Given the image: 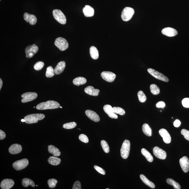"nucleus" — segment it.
Listing matches in <instances>:
<instances>
[{"mask_svg": "<svg viewBox=\"0 0 189 189\" xmlns=\"http://www.w3.org/2000/svg\"><path fill=\"white\" fill-rule=\"evenodd\" d=\"M59 103L53 101H48L47 102L40 103L36 106V108L39 110L53 109L60 107Z\"/></svg>", "mask_w": 189, "mask_h": 189, "instance_id": "1", "label": "nucleus"}, {"mask_svg": "<svg viewBox=\"0 0 189 189\" xmlns=\"http://www.w3.org/2000/svg\"><path fill=\"white\" fill-rule=\"evenodd\" d=\"M45 117V115L41 113H36L27 115L24 117L25 122L26 123L31 124L35 123L39 121L44 119Z\"/></svg>", "mask_w": 189, "mask_h": 189, "instance_id": "2", "label": "nucleus"}, {"mask_svg": "<svg viewBox=\"0 0 189 189\" xmlns=\"http://www.w3.org/2000/svg\"><path fill=\"white\" fill-rule=\"evenodd\" d=\"M130 149V142L127 140H125L122 145L121 149V157L124 159H127L129 155Z\"/></svg>", "mask_w": 189, "mask_h": 189, "instance_id": "3", "label": "nucleus"}, {"mask_svg": "<svg viewBox=\"0 0 189 189\" xmlns=\"http://www.w3.org/2000/svg\"><path fill=\"white\" fill-rule=\"evenodd\" d=\"M135 11L133 8L130 7H126L122 12L121 18L124 21H127L131 19L134 14Z\"/></svg>", "mask_w": 189, "mask_h": 189, "instance_id": "4", "label": "nucleus"}, {"mask_svg": "<svg viewBox=\"0 0 189 189\" xmlns=\"http://www.w3.org/2000/svg\"><path fill=\"white\" fill-rule=\"evenodd\" d=\"M53 15L55 19L60 24L64 25L66 23V18L60 10L55 9L53 11Z\"/></svg>", "mask_w": 189, "mask_h": 189, "instance_id": "5", "label": "nucleus"}, {"mask_svg": "<svg viewBox=\"0 0 189 189\" xmlns=\"http://www.w3.org/2000/svg\"><path fill=\"white\" fill-rule=\"evenodd\" d=\"M55 45L61 51H64L68 48L69 44L67 41L64 38L59 37L55 40Z\"/></svg>", "mask_w": 189, "mask_h": 189, "instance_id": "6", "label": "nucleus"}, {"mask_svg": "<svg viewBox=\"0 0 189 189\" xmlns=\"http://www.w3.org/2000/svg\"><path fill=\"white\" fill-rule=\"evenodd\" d=\"M147 72L156 79L160 80L161 81H164L165 82H168L169 79L168 78L165 76V75L163 74H162L160 73L156 70L152 68H149L147 70Z\"/></svg>", "mask_w": 189, "mask_h": 189, "instance_id": "7", "label": "nucleus"}, {"mask_svg": "<svg viewBox=\"0 0 189 189\" xmlns=\"http://www.w3.org/2000/svg\"><path fill=\"white\" fill-rule=\"evenodd\" d=\"M28 160L26 158L16 161L13 164V167L17 170H21L25 168L28 165Z\"/></svg>", "mask_w": 189, "mask_h": 189, "instance_id": "8", "label": "nucleus"}, {"mask_svg": "<svg viewBox=\"0 0 189 189\" xmlns=\"http://www.w3.org/2000/svg\"><path fill=\"white\" fill-rule=\"evenodd\" d=\"M38 50L39 48L38 46L34 44L33 45L28 46L25 50L26 57L29 58L33 57L34 55L38 52Z\"/></svg>", "mask_w": 189, "mask_h": 189, "instance_id": "9", "label": "nucleus"}, {"mask_svg": "<svg viewBox=\"0 0 189 189\" xmlns=\"http://www.w3.org/2000/svg\"><path fill=\"white\" fill-rule=\"evenodd\" d=\"M37 94L34 92H27L21 95V102L25 103L30 102L36 99L37 97Z\"/></svg>", "mask_w": 189, "mask_h": 189, "instance_id": "10", "label": "nucleus"}, {"mask_svg": "<svg viewBox=\"0 0 189 189\" xmlns=\"http://www.w3.org/2000/svg\"><path fill=\"white\" fill-rule=\"evenodd\" d=\"M153 153L156 157L159 159L164 160L166 158V152L159 147H156L153 148Z\"/></svg>", "mask_w": 189, "mask_h": 189, "instance_id": "11", "label": "nucleus"}, {"mask_svg": "<svg viewBox=\"0 0 189 189\" xmlns=\"http://www.w3.org/2000/svg\"><path fill=\"white\" fill-rule=\"evenodd\" d=\"M101 76L104 80L109 82H113L116 77V75L114 73L107 71L102 72Z\"/></svg>", "mask_w": 189, "mask_h": 189, "instance_id": "12", "label": "nucleus"}, {"mask_svg": "<svg viewBox=\"0 0 189 189\" xmlns=\"http://www.w3.org/2000/svg\"><path fill=\"white\" fill-rule=\"evenodd\" d=\"M181 168L184 172L187 173L189 170V160L186 156L181 158L179 160Z\"/></svg>", "mask_w": 189, "mask_h": 189, "instance_id": "13", "label": "nucleus"}, {"mask_svg": "<svg viewBox=\"0 0 189 189\" xmlns=\"http://www.w3.org/2000/svg\"><path fill=\"white\" fill-rule=\"evenodd\" d=\"M160 135L163 138V140L166 144H169L171 141V138L169 133L166 130L162 129L159 132Z\"/></svg>", "mask_w": 189, "mask_h": 189, "instance_id": "14", "label": "nucleus"}, {"mask_svg": "<svg viewBox=\"0 0 189 189\" xmlns=\"http://www.w3.org/2000/svg\"><path fill=\"white\" fill-rule=\"evenodd\" d=\"M162 34L169 37H173L178 34L177 31L171 27H166L162 31Z\"/></svg>", "mask_w": 189, "mask_h": 189, "instance_id": "15", "label": "nucleus"}, {"mask_svg": "<svg viewBox=\"0 0 189 189\" xmlns=\"http://www.w3.org/2000/svg\"><path fill=\"white\" fill-rule=\"evenodd\" d=\"M14 184V181L12 179H5L1 182V187L2 189H10L13 186Z\"/></svg>", "mask_w": 189, "mask_h": 189, "instance_id": "16", "label": "nucleus"}, {"mask_svg": "<svg viewBox=\"0 0 189 189\" xmlns=\"http://www.w3.org/2000/svg\"><path fill=\"white\" fill-rule=\"evenodd\" d=\"M85 113L88 117L95 122H99L100 120L99 115L93 111L87 110L86 111Z\"/></svg>", "mask_w": 189, "mask_h": 189, "instance_id": "17", "label": "nucleus"}, {"mask_svg": "<svg viewBox=\"0 0 189 189\" xmlns=\"http://www.w3.org/2000/svg\"><path fill=\"white\" fill-rule=\"evenodd\" d=\"M22 147L21 145L18 144H13L9 147V153L12 155H16L21 153Z\"/></svg>", "mask_w": 189, "mask_h": 189, "instance_id": "18", "label": "nucleus"}, {"mask_svg": "<svg viewBox=\"0 0 189 189\" xmlns=\"http://www.w3.org/2000/svg\"><path fill=\"white\" fill-rule=\"evenodd\" d=\"M24 18L27 22L29 23L31 25H34L37 22V18L36 16L30 14L27 12L24 14Z\"/></svg>", "mask_w": 189, "mask_h": 189, "instance_id": "19", "label": "nucleus"}, {"mask_svg": "<svg viewBox=\"0 0 189 189\" xmlns=\"http://www.w3.org/2000/svg\"><path fill=\"white\" fill-rule=\"evenodd\" d=\"M103 110L110 117L114 119H117L118 118V116L113 113V107L110 105L107 104L104 105Z\"/></svg>", "mask_w": 189, "mask_h": 189, "instance_id": "20", "label": "nucleus"}, {"mask_svg": "<svg viewBox=\"0 0 189 189\" xmlns=\"http://www.w3.org/2000/svg\"><path fill=\"white\" fill-rule=\"evenodd\" d=\"M66 67V63L64 61H61L58 63L56 67L54 69L55 74L59 75L64 71Z\"/></svg>", "mask_w": 189, "mask_h": 189, "instance_id": "21", "label": "nucleus"}, {"mask_svg": "<svg viewBox=\"0 0 189 189\" xmlns=\"http://www.w3.org/2000/svg\"><path fill=\"white\" fill-rule=\"evenodd\" d=\"M83 12L87 17H93L94 15V9L90 5H86L83 9Z\"/></svg>", "mask_w": 189, "mask_h": 189, "instance_id": "22", "label": "nucleus"}, {"mask_svg": "<svg viewBox=\"0 0 189 189\" xmlns=\"http://www.w3.org/2000/svg\"><path fill=\"white\" fill-rule=\"evenodd\" d=\"M84 92L87 94L93 96H97L99 95L100 90L98 89H95L92 86H89L86 88Z\"/></svg>", "mask_w": 189, "mask_h": 189, "instance_id": "23", "label": "nucleus"}, {"mask_svg": "<svg viewBox=\"0 0 189 189\" xmlns=\"http://www.w3.org/2000/svg\"><path fill=\"white\" fill-rule=\"evenodd\" d=\"M48 151L55 157L59 156L61 155V152L59 149L53 145L48 146Z\"/></svg>", "mask_w": 189, "mask_h": 189, "instance_id": "24", "label": "nucleus"}, {"mask_svg": "<svg viewBox=\"0 0 189 189\" xmlns=\"http://www.w3.org/2000/svg\"><path fill=\"white\" fill-rule=\"evenodd\" d=\"M90 53L91 57L93 59H97L99 57V51H98L97 48L94 46L90 47Z\"/></svg>", "mask_w": 189, "mask_h": 189, "instance_id": "25", "label": "nucleus"}, {"mask_svg": "<svg viewBox=\"0 0 189 189\" xmlns=\"http://www.w3.org/2000/svg\"><path fill=\"white\" fill-rule=\"evenodd\" d=\"M73 82L75 85L79 86L86 84L87 82V80L84 78L79 77L74 79Z\"/></svg>", "mask_w": 189, "mask_h": 189, "instance_id": "26", "label": "nucleus"}, {"mask_svg": "<svg viewBox=\"0 0 189 189\" xmlns=\"http://www.w3.org/2000/svg\"><path fill=\"white\" fill-rule=\"evenodd\" d=\"M49 164L54 166L59 165L60 163L61 159L59 158L55 157V156H50L48 159Z\"/></svg>", "mask_w": 189, "mask_h": 189, "instance_id": "27", "label": "nucleus"}, {"mask_svg": "<svg viewBox=\"0 0 189 189\" xmlns=\"http://www.w3.org/2000/svg\"><path fill=\"white\" fill-rule=\"evenodd\" d=\"M140 177L141 180H142L143 182L144 183L145 185L149 186L150 188H154L155 187V186L153 183L151 182V181H150L143 174H141Z\"/></svg>", "mask_w": 189, "mask_h": 189, "instance_id": "28", "label": "nucleus"}, {"mask_svg": "<svg viewBox=\"0 0 189 189\" xmlns=\"http://www.w3.org/2000/svg\"><path fill=\"white\" fill-rule=\"evenodd\" d=\"M141 153L149 162H153V157L148 151L145 149L143 148L141 150Z\"/></svg>", "mask_w": 189, "mask_h": 189, "instance_id": "29", "label": "nucleus"}, {"mask_svg": "<svg viewBox=\"0 0 189 189\" xmlns=\"http://www.w3.org/2000/svg\"><path fill=\"white\" fill-rule=\"evenodd\" d=\"M22 184L24 187H27L29 186H31L32 187H35L34 182L31 179L29 178H25L22 180Z\"/></svg>", "mask_w": 189, "mask_h": 189, "instance_id": "30", "label": "nucleus"}, {"mask_svg": "<svg viewBox=\"0 0 189 189\" xmlns=\"http://www.w3.org/2000/svg\"><path fill=\"white\" fill-rule=\"evenodd\" d=\"M142 131L144 134L147 136H151L152 130L148 124L145 123L143 125Z\"/></svg>", "mask_w": 189, "mask_h": 189, "instance_id": "31", "label": "nucleus"}, {"mask_svg": "<svg viewBox=\"0 0 189 189\" xmlns=\"http://www.w3.org/2000/svg\"><path fill=\"white\" fill-rule=\"evenodd\" d=\"M150 91L154 95H158L160 93V89L156 84H152L150 86Z\"/></svg>", "mask_w": 189, "mask_h": 189, "instance_id": "32", "label": "nucleus"}, {"mask_svg": "<svg viewBox=\"0 0 189 189\" xmlns=\"http://www.w3.org/2000/svg\"><path fill=\"white\" fill-rule=\"evenodd\" d=\"M167 183L170 185L173 186L174 188L176 189H181V186L179 183L176 182L173 179L168 178L166 180Z\"/></svg>", "mask_w": 189, "mask_h": 189, "instance_id": "33", "label": "nucleus"}, {"mask_svg": "<svg viewBox=\"0 0 189 189\" xmlns=\"http://www.w3.org/2000/svg\"><path fill=\"white\" fill-rule=\"evenodd\" d=\"M137 95L139 100L141 103L145 102L147 100V96L142 91L138 92Z\"/></svg>", "mask_w": 189, "mask_h": 189, "instance_id": "34", "label": "nucleus"}, {"mask_svg": "<svg viewBox=\"0 0 189 189\" xmlns=\"http://www.w3.org/2000/svg\"><path fill=\"white\" fill-rule=\"evenodd\" d=\"M54 70L52 66H49L47 68L46 71V76L47 78L53 77L54 75Z\"/></svg>", "mask_w": 189, "mask_h": 189, "instance_id": "35", "label": "nucleus"}, {"mask_svg": "<svg viewBox=\"0 0 189 189\" xmlns=\"http://www.w3.org/2000/svg\"><path fill=\"white\" fill-rule=\"evenodd\" d=\"M101 144L104 152L107 153H109L110 151L109 147L107 142L104 140H102L101 141Z\"/></svg>", "mask_w": 189, "mask_h": 189, "instance_id": "36", "label": "nucleus"}, {"mask_svg": "<svg viewBox=\"0 0 189 189\" xmlns=\"http://www.w3.org/2000/svg\"><path fill=\"white\" fill-rule=\"evenodd\" d=\"M113 113L115 114L124 115L125 113V110L120 107H113Z\"/></svg>", "mask_w": 189, "mask_h": 189, "instance_id": "37", "label": "nucleus"}, {"mask_svg": "<svg viewBox=\"0 0 189 189\" xmlns=\"http://www.w3.org/2000/svg\"><path fill=\"white\" fill-rule=\"evenodd\" d=\"M77 125L76 123L75 122H71L66 123L64 124L63 126V128L67 129H70L75 128Z\"/></svg>", "mask_w": 189, "mask_h": 189, "instance_id": "38", "label": "nucleus"}, {"mask_svg": "<svg viewBox=\"0 0 189 189\" xmlns=\"http://www.w3.org/2000/svg\"><path fill=\"white\" fill-rule=\"evenodd\" d=\"M58 181L54 179H49L48 181V184L49 187L50 188H55L56 186V184H57Z\"/></svg>", "mask_w": 189, "mask_h": 189, "instance_id": "39", "label": "nucleus"}, {"mask_svg": "<svg viewBox=\"0 0 189 189\" xmlns=\"http://www.w3.org/2000/svg\"><path fill=\"white\" fill-rule=\"evenodd\" d=\"M44 63L42 61H39L36 62L34 66V68L36 70H40L44 67Z\"/></svg>", "mask_w": 189, "mask_h": 189, "instance_id": "40", "label": "nucleus"}, {"mask_svg": "<svg viewBox=\"0 0 189 189\" xmlns=\"http://www.w3.org/2000/svg\"><path fill=\"white\" fill-rule=\"evenodd\" d=\"M79 139L81 142L86 143H87L89 142L88 138L85 135L83 134L80 135L79 136Z\"/></svg>", "mask_w": 189, "mask_h": 189, "instance_id": "41", "label": "nucleus"}, {"mask_svg": "<svg viewBox=\"0 0 189 189\" xmlns=\"http://www.w3.org/2000/svg\"><path fill=\"white\" fill-rule=\"evenodd\" d=\"M181 133L187 140L189 141V131L183 129L181 130Z\"/></svg>", "mask_w": 189, "mask_h": 189, "instance_id": "42", "label": "nucleus"}, {"mask_svg": "<svg viewBox=\"0 0 189 189\" xmlns=\"http://www.w3.org/2000/svg\"><path fill=\"white\" fill-rule=\"evenodd\" d=\"M182 104L184 107L186 108H189V98H186L182 100Z\"/></svg>", "mask_w": 189, "mask_h": 189, "instance_id": "43", "label": "nucleus"}, {"mask_svg": "<svg viewBox=\"0 0 189 189\" xmlns=\"http://www.w3.org/2000/svg\"><path fill=\"white\" fill-rule=\"evenodd\" d=\"M94 168L97 171L101 174L105 175V170L101 168V167L98 166H97L95 165L94 166Z\"/></svg>", "mask_w": 189, "mask_h": 189, "instance_id": "44", "label": "nucleus"}, {"mask_svg": "<svg viewBox=\"0 0 189 189\" xmlns=\"http://www.w3.org/2000/svg\"><path fill=\"white\" fill-rule=\"evenodd\" d=\"M73 189H81V186L80 182L79 181H77L74 183L73 187Z\"/></svg>", "mask_w": 189, "mask_h": 189, "instance_id": "45", "label": "nucleus"}, {"mask_svg": "<svg viewBox=\"0 0 189 189\" xmlns=\"http://www.w3.org/2000/svg\"><path fill=\"white\" fill-rule=\"evenodd\" d=\"M156 106L158 108H164L165 106V104L163 101H160L156 104Z\"/></svg>", "mask_w": 189, "mask_h": 189, "instance_id": "46", "label": "nucleus"}, {"mask_svg": "<svg viewBox=\"0 0 189 189\" xmlns=\"http://www.w3.org/2000/svg\"><path fill=\"white\" fill-rule=\"evenodd\" d=\"M6 135L4 132L1 130H0V140H3L5 138Z\"/></svg>", "mask_w": 189, "mask_h": 189, "instance_id": "47", "label": "nucleus"}, {"mask_svg": "<svg viewBox=\"0 0 189 189\" xmlns=\"http://www.w3.org/2000/svg\"><path fill=\"white\" fill-rule=\"evenodd\" d=\"M181 124L180 121L178 119H176L173 123V125L176 127H179Z\"/></svg>", "mask_w": 189, "mask_h": 189, "instance_id": "48", "label": "nucleus"}, {"mask_svg": "<svg viewBox=\"0 0 189 189\" xmlns=\"http://www.w3.org/2000/svg\"><path fill=\"white\" fill-rule=\"evenodd\" d=\"M3 84V81L1 79H0V90H1V88H2Z\"/></svg>", "mask_w": 189, "mask_h": 189, "instance_id": "49", "label": "nucleus"}, {"mask_svg": "<svg viewBox=\"0 0 189 189\" xmlns=\"http://www.w3.org/2000/svg\"><path fill=\"white\" fill-rule=\"evenodd\" d=\"M21 121L22 122H25V121L24 119H22L21 120Z\"/></svg>", "mask_w": 189, "mask_h": 189, "instance_id": "50", "label": "nucleus"}, {"mask_svg": "<svg viewBox=\"0 0 189 189\" xmlns=\"http://www.w3.org/2000/svg\"><path fill=\"white\" fill-rule=\"evenodd\" d=\"M60 107L61 108H62V107Z\"/></svg>", "mask_w": 189, "mask_h": 189, "instance_id": "51", "label": "nucleus"}, {"mask_svg": "<svg viewBox=\"0 0 189 189\" xmlns=\"http://www.w3.org/2000/svg\"><path fill=\"white\" fill-rule=\"evenodd\" d=\"M35 107H34V108H35Z\"/></svg>", "mask_w": 189, "mask_h": 189, "instance_id": "52", "label": "nucleus"}, {"mask_svg": "<svg viewBox=\"0 0 189 189\" xmlns=\"http://www.w3.org/2000/svg\"><path fill=\"white\" fill-rule=\"evenodd\" d=\"M107 189H109V188H106Z\"/></svg>", "mask_w": 189, "mask_h": 189, "instance_id": "53", "label": "nucleus"}, {"mask_svg": "<svg viewBox=\"0 0 189 189\" xmlns=\"http://www.w3.org/2000/svg\"></svg>", "mask_w": 189, "mask_h": 189, "instance_id": "54", "label": "nucleus"}]
</instances>
